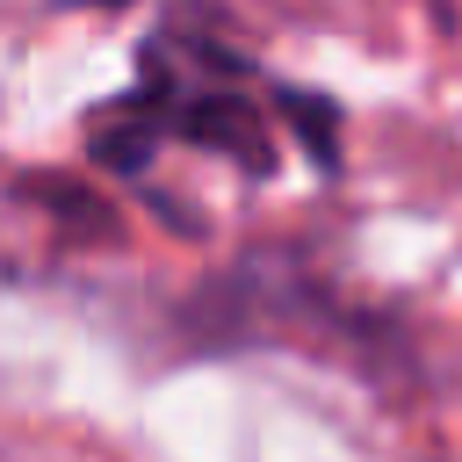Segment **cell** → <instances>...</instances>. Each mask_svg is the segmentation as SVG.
I'll use <instances>...</instances> for the list:
<instances>
[{
	"label": "cell",
	"instance_id": "obj_1",
	"mask_svg": "<svg viewBox=\"0 0 462 462\" xmlns=\"http://www.w3.org/2000/svg\"><path fill=\"white\" fill-rule=\"evenodd\" d=\"M282 130H289L325 173L339 166V101L274 79L260 58L217 43V29H209V22H188V14H166V22L137 43V79H130V94L101 101V108L79 123L87 152H94L108 173H123V180H144L166 144L217 152V159H231L238 173L267 180V173L282 166Z\"/></svg>",
	"mask_w": 462,
	"mask_h": 462
},
{
	"label": "cell",
	"instance_id": "obj_2",
	"mask_svg": "<svg viewBox=\"0 0 462 462\" xmlns=\"http://www.w3.org/2000/svg\"><path fill=\"white\" fill-rule=\"evenodd\" d=\"M188 332L202 346H289V354H325L332 368H354L361 383H411L419 354L404 318L383 303H361L346 282L318 267L310 245L296 238H260L245 245L224 274L195 282L188 296Z\"/></svg>",
	"mask_w": 462,
	"mask_h": 462
},
{
	"label": "cell",
	"instance_id": "obj_3",
	"mask_svg": "<svg viewBox=\"0 0 462 462\" xmlns=\"http://www.w3.org/2000/svg\"><path fill=\"white\" fill-rule=\"evenodd\" d=\"M29 202H43V209H58L65 224H94V238H108L116 231V217H108V202L94 195V188H72V180H51V173H36V180H14Z\"/></svg>",
	"mask_w": 462,
	"mask_h": 462
}]
</instances>
